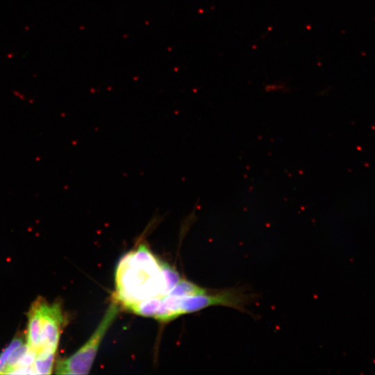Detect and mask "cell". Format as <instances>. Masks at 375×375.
Masks as SVG:
<instances>
[{"mask_svg": "<svg viewBox=\"0 0 375 375\" xmlns=\"http://www.w3.org/2000/svg\"><path fill=\"white\" fill-rule=\"evenodd\" d=\"M35 302L40 317L39 352L47 351L56 353L64 324V316L60 304L59 303L50 304L42 297H38Z\"/></svg>", "mask_w": 375, "mask_h": 375, "instance_id": "4", "label": "cell"}, {"mask_svg": "<svg viewBox=\"0 0 375 375\" xmlns=\"http://www.w3.org/2000/svg\"><path fill=\"white\" fill-rule=\"evenodd\" d=\"M24 342V336L17 335L13 338L11 342L0 353V374H4L6 362L12 351Z\"/></svg>", "mask_w": 375, "mask_h": 375, "instance_id": "6", "label": "cell"}, {"mask_svg": "<svg viewBox=\"0 0 375 375\" xmlns=\"http://www.w3.org/2000/svg\"><path fill=\"white\" fill-rule=\"evenodd\" d=\"M252 297L240 288H228L208 291L203 294L177 297L167 294L159 301V306L153 318L168 322L178 316L197 312L213 306H222L246 311Z\"/></svg>", "mask_w": 375, "mask_h": 375, "instance_id": "2", "label": "cell"}, {"mask_svg": "<svg viewBox=\"0 0 375 375\" xmlns=\"http://www.w3.org/2000/svg\"><path fill=\"white\" fill-rule=\"evenodd\" d=\"M120 306L112 300L99 324L88 340L74 354L58 361L57 374H88L92 366L100 344L115 321Z\"/></svg>", "mask_w": 375, "mask_h": 375, "instance_id": "3", "label": "cell"}, {"mask_svg": "<svg viewBox=\"0 0 375 375\" xmlns=\"http://www.w3.org/2000/svg\"><path fill=\"white\" fill-rule=\"evenodd\" d=\"M180 279L176 269L158 259L142 242L119 261L112 300L130 310L145 300L163 298Z\"/></svg>", "mask_w": 375, "mask_h": 375, "instance_id": "1", "label": "cell"}, {"mask_svg": "<svg viewBox=\"0 0 375 375\" xmlns=\"http://www.w3.org/2000/svg\"><path fill=\"white\" fill-rule=\"evenodd\" d=\"M56 353L42 351L36 354L33 363L34 374H49L51 373L55 362Z\"/></svg>", "mask_w": 375, "mask_h": 375, "instance_id": "5", "label": "cell"}]
</instances>
